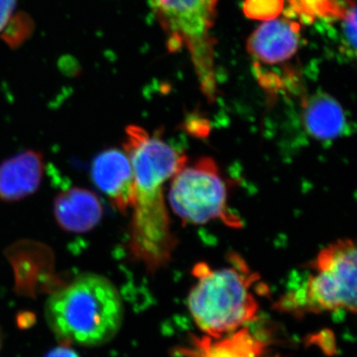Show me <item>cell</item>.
<instances>
[{"label":"cell","mask_w":357,"mask_h":357,"mask_svg":"<svg viewBox=\"0 0 357 357\" xmlns=\"http://www.w3.org/2000/svg\"><path fill=\"white\" fill-rule=\"evenodd\" d=\"M126 133L123 149L130 159L135 182L129 249L136 261L154 273L170 262L177 245L164 187L187 164V157L161 136L140 126H129Z\"/></svg>","instance_id":"obj_1"},{"label":"cell","mask_w":357,"mask_h":357,"mask_svg":"<svg viewBox=\"0 0 357 357\" xmlns=\"http://www.w3.org/2000/svg\"><path fill=\"white\" fill-rule=\"evenodd\" d=\"M44 314L61 344L95 347L116 337L123 324L124 307L112 281L89 272L52 293Z\"/></svg>","instance_id":"obj_2"},{"label":"cell","mask_w":357,"mask_h":357,"mask_svg":"<svg viewBox=\"0 0 357 357\" xmlns=\"http://www.w3.org/2000/svg\"><path fill=\"white\" fill-rule=\"evenodd\" d=\"M192 274L196 282L188 296V307L203 335L220 337L257 319L255 288L260 277L241 256L229 255L225 267L197 263Z\"/></svg>","instance_id":"obj_3"},{"label":"cell","mask_w":357,"mask_h":357,"mask_svg":"<svg viewBox=\"0 0 357 357\" xmlns=\"http://www.w3.org/2000/svg\"><path fill=\"white\" fill-rule=\"evenodd\" d=\"M356 248L340 239L319 251L310 262L311 273L302 287L279 300L277 307L294 314L356 312Z\"/></svg>","instance_id":"obj_4"},{"label":"cell","mask_w":357,"mask_h":357,"mask_svg":"<svg viewBox=\"0 0 357 357\" xmlns=\"http://www.w3.org/2000/svg\"><path fill=\"white\" fill-rule=\"evenodd\" d=\"M218 0H149L171 52L185 49L204 96H217L213 28Z\"/></svg>","instance_id":"obj_5"},{"label":"cell","mask_w":357,"mask_h":357,"mask_svg":"<svg viewBox=\"0 0 357 357\" xmlns=\"http://www.w3.org/2000/svg\"><path fill=\"white\" fill-rule=\"evenodd\" d=\"M227 183L217 162L203 157L187 164L172 178L169 202L185 223L204 225L220 220L231 229L243 227L241 218L229 208Z\"/></svg>","instance_id":"obj_6"},{"label":"cell","mask_w":357,"mask_h":357,"mask_svg":"<svg viewBox=\"0 0 357 357\" xmlns=\"http://www.w3.org/2000/svg\"><path fill=\"white\" fill-rule=\"evenodd\" d=\"M175 357H278L266 338L255 333L250 326L220 337L190 335L175 349Z\"/></svg>","instance_id":"obj_7"},{"label":"cell","mask_w":357,"mask_h":357,"mask_svg":"<svg viewBox=\"0 0 357 357\" xmlns=\"http://www.w3.org/2000/svg\"><path fill=\"white\" fill-rule=\"evenodd\" d=\"M91 176L100 191L116 210L126 213L132 208L135 182L128 153L119 148H109L96 155L91 164Z\"/></svg>","instance_id":"obj_8"},{"label":"cell","mask_w":357,"mask_h":357,"mask_svg":"<svg viewBox=\"0 0 357 357\" xmlns=\"http://www.w3.org/2000/svg\"><path fill=\"white\" fill-rule=\"evenodd\" d=\"M299 31L300 26L294 21L284 18L265 21L249 37L248 53L261 64L285 62L298 50Z\"/></svg>","instance_id":"obj_9"},{"label":"cell","mask_w":357,"mask_h":357,"mask_svg":"<svg viewBox=\"0 0 357 357\" xmlns=\"http://www.w3.org/2000/svg\"><path fill=\"white\" fill-rule=\"evenodd\" d=\"M44 173L43 156L34 150L21 152L0 165V201L16 202L39 189Z\"/></svg>","instance_id":"obj_10"},{"label":"cell","mask_w":357,"mask_h":357,"mask_svg":"<svg viewBox=\"0 0 357 357\" xmlns=\"http://www.w3.org/2000/svg\"><path fill=\"white\" fill-rule=\"evenodd\" d=\"M54 213L63 229L82 234L95 229L102 220L103 210L95 192L74 188L58 195Z\"/></svg>","instance_id":"obj_11"},{"label":"cell","mask_w":357,"mask_h":357,"mask_svg":"<svg viewBox=\"0 0 357 357\" xmlns=\"http://www.w3.org/2000/svg\"><path fill=\"white\" fill-rule=\"evenodd\" d=\"M303 124L314 139L333 140L342 135L347 119L342 105L325 93L310 96L303 105Z\"/></svg>","instance_id":"obj_12"},{"label":"cell","mask_w":357,"mask_h":357,"mask_svg":"<svg viewBox=\"0 0 357 357\" xmlns=\"http://www.w3.org/2000/svg\"><path fill=\"white\" fill-rule=\"evenodd\" d=\"M294 10L307 20L316 17L342 18L356 4L345 7L338 0H289Z\"/></svg>","instance_id":"obj_13"},{"label":"cell","mask_w":357,"mask_h":357,"mask_svg":"<svg viewBox=\"0 0 357 357\" xmlns=\"http://www.w3.org/2000/svg\"><path fill=\"white\" fill-rule=\"evenodd\" d=\"M284 0H245L244 11L253 20H271L283 10Z\"/></svg>","instance_id":"obj_14"},{"label":"cell","mask_w":357,"mask_h":357,"mask_svg":"<svg viewBox=\"0 0 357 357\" xmlns=\"http://www.w3.org/2000/svg\"><path fill=\"white\" fill-rule=\"evenodd\" d=\"M17 0H0V32L6 30L13 17Z\"/></svg>","instance_id":"obj_15"},{"label":"cell","mask_w":357,"mask_h":357,"mask_svg":"<svg viewBox=\"0 0 357 357\" xmlns=\"http://www.w3.org/2000/svg\"><path fill=\"white\" fill-rule=\"evenodd\" d=\"M45 357H79L74 349H70V345L60 344V347L51 349Z\"/></svg>","instance_id":"obj_16"},{"label":"cell","mask_w":357,"mask_h":357,"mask_svg":"<svg viewBox=\"0 0 357 357\" xmlns=\"http://www.w3.org/2000/svg\"><path fill=\"white\" fill-rule=\"evenodd\" d=\"M2 342H3V340H2V333L1 331H0V351H1Z\"/></svg>","instance_id":"obj_17"}]
</instances>
